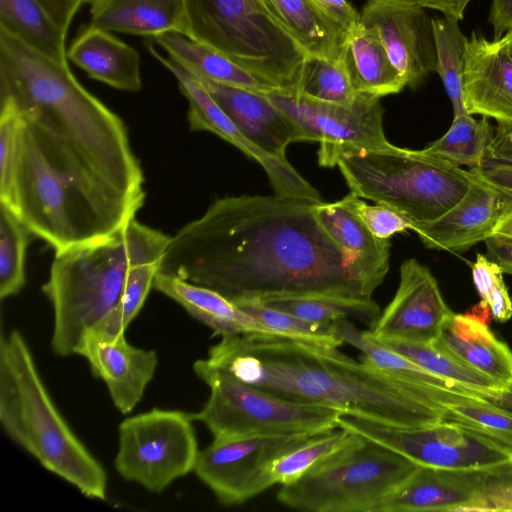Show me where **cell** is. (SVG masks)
I'll list each match as a JSON object with an SVG mask.
<instances>
[{"instance_id": "cell-1", "label": "cell", "mask_w": 512, "mask_h": 512, "mask_svg": "<svg viewBox=\"0 0 512 512\" xmlns=\"http://www.w3.org/2000/svg\"><path fill=\"white\" fill-rule=\"evenodd\" d=\"M310 200L227 196L170 236L158 273L235 304L293 297L373 299L320 224Z\"/></svg>"}, {"instance_id": "cell-2", "label": "cell", "mask_w": 512, "mask_h": 512, "mask_svg": "<svg viewBox=\"0 0 512 512\" xmlns=\"http://www.w3.org/2000/svg\"><path fill=\"white\" fill-rule=\"evenodd\" d=\"M206 361L279 398L339 410L398 427L445 419L429 388L400 380L338 348L274 334L222 337Z\"/></svg>"}, {"instance_id": "cell-3", "label": "cell", "mask_w": 512, "mask_h": 512, "mask_svg": "<svg viewBox=\"0 0 512 512\" xmlns=\"http://www.w3.org/2000/svg\"><path fill=\"white\" fill-rule=\"evenodd\" d=\"M0 101H9L59 150L143 205L144 176L122 119L87 91L67 61L0 29Z\"/></svg>"}, {"instance_id": "cell-4", "label": "cell", "mask_w": 512, "mask_h": 512, "mask_svg": "<svg viewBox=\"0 0 512 512\" xmlns=\"http://www.w3.org/2000/svg\"><path fill=\"white\" fill-rule=\"evenodd\" d=\"M169 238L133 219L107 238L55 252L42 286L53 308V352L76 354L86 333L117 304L130 269L160 262Z\"/></svg>"}, {"instance_id": "cell-5", "label": "cell", "mask_w": 512, "mask_h": 512, "mask_svg": "<svg viewBox=\"0 0 512 512\" xmlns=\"http://www.w3.org/2000/svg\"><path fill=\"white\" fill-rule=\"evenodd\" d=\"M0 423L46 470L85 497L105 500L107 475L54 404L18 330L0 341Z\"/></svg>"}, {"instance_id": "cell-6", "label": "cell", "mask_w": 512, "mask_h": 512, "mask_svg": "<svg viewBox=\"0 0 512 512\" xmlns=\"http://www.w3.org/2000/svg\"><path fill=\"white\" fill-rule=\"evenodd\" d=\"M14 211L55 252L107 238L135 215L56 169L20 121Z\"/></svg>"}, {"instance_id": "cell-7", "label": "cell", "mask_w": 512, "mask_h": 512, "mask_svg": "<svg viewBox=\"0 0 512 512\" xmlns=\"http://www.w3.org/2000/svg\"><path fill=\"white\" fill-rule=\"evenodd\" d=\"M189 38L278 90L294 92L308 56L265 0H185Z\"/></svg>"}, {"instance_id": "cell-8", "label": "cell", "mask_w": 512, "mask_h": 512, "mask_svg": "<svg viewBox=\"0 0 512 512\" xmlns=\"http://www.w3.org/2000/svg\"><path fill=\"white\" fill-rule=\"evenodd\" d=\"M338 166L351 193L388 206L414 224L431 222L452 208L471 184L469 170L449 168L415 150L346 149Z\"/></svg>"}, {"instance_id": "cell-9", "label": "cell", "mask_w": 512, "mask_h": 512, "mask_svg": "<svg viewBox=\"0 0 512 512\" xmlns=\"http://www.w3.org/2000/svg\"><path fill=\"white\" fill-rule=\"evenodd\" d=\"M417 466L406 457L352 433L341 448L296 482L281 485L277 500L286 507L306 512H377L383 500Z\"/></svg>"}, {"instance_id": "cell-10", "label": "cell", "mask_w": 512, "mask_h": 512, "mask_svg": "<svg viewBox=\"0 0 512 512\" xmlns=\"http://www.w3.org/2000/svg\"><path fill=\"white\" fill-rule=\"evenodd\" d=\"M193 371L210 389L203 408L191 414L214 439L322 432L337 426L339 410L291 402L240 381L206 359Z\"/></svg>"}, {"instance_id": "cell-11", "label": "cell", "mask_w": 512, "mask_h": 512, "mask_svg": "<svg viewBox=\"0 0 512 512\" xmlns=\"http://www.w3.org/2000/svg\"><path fill=\"white\" fill-rule=\"evenodd\" d=\"M337 426L374 441L418 466L512 477V449L450 419L398 427L341 413Z\"/></svg>"}, {"instance_id": "cell-12", "label": "cell", "mask_w": 512, "mask_h": 512, "mask_svg": "<svg viewBox=\"0 0 512 512\" xmlns=\"http://www.w3.org/2000/svg\"><path fill=\"white\" fill-rule=\"evenodd\" d=\"M192 422L189 413L157 408L123 420L115 457L119 475L159 493L194 471L200 450Z\"/></svg>"}, {"instance_id": "cell-13", "label": "cell", "mask_w": 512, "mask_h": 512, "mask_svg": "<svg viewBox=\"0 0 512 512\" xmlns=\"http://www.w3.org/2000/svg\"><path fill=\"white\" fill-rule=\"evenodd\" d=\"M265 95L294 124L298 141L320 143V166L334 167L336 156L346 149H399L385 137L383 110L378 97L357 94L352 104L342 105L281 90Z\"/></svg>"}, {"instance_id": "cell-14", "label": "cell", "mask_w": 512, "mask_h": 512, "mask_svg": "<svg viewBox=\"0 0 512 512\" xmlns=\"http://www.w3.org/2000/svg\"><path fill=\"white\" fill-rule=\"evenodd\" d=\"M318 433L214 439L200 450L193 472L221 504L239 505L275 485L268 472L275 458Z\"/></svg>"}, {"instance_id": "cell-15", "label": "cell", "mask_w": 512, "mask_h": 512, "mask_svg": "<svg viewBox=\"0 0 512 512\" xmlns=\"http://www.w3.org/2000/svg\"><path fill=\"white\" fill-rule=\"evenodd\" d=\"M359 22L376 31L406 86L416 88L436 72L432 20L414 0H367Z\"/></svg>"}, {"instance_id": "cell-16", "label": "cell", "mask_w": 512, "mask_h": 512, "mask_svg": "<svg viewBox=\"0 0 512 512\" xmlns=\"http://www.w3.org/2000/svg\"><path fill=\"white\" fill-rule=\"evenodd\" d=\"M189 104L188 121L193 131H208L229 142L258 162L275 191L281 196L322 202L320 193L287 159L271 155L248 139L231 121L201 82L176 61L166 64Z\"/></svg>"}, {"instance_id": "cell-17", "label": "cell", "mask_w": 512, "mask_h": 512, "mask_svg": "<svg viewBox=\"0 0 512 512\" xmlns=\"http://www.w3.org/2000/svg\"><path fill=\"white\" fill-rule=\"evenodd\" d=\"M452 313L430 270L408 259L394 297L367 333L377 340L433 343Z\"/></svg>"}, {"instance_id": "cell-18", "label": "cell", "mask_w": 512, "mask_h": 512, "mask_svg": "<svg viewBox=\"0 0 512 512\" xmlns=\"http://www.w3.org/2000/svg\"><path fill=\"white\" fill-rule=\"evenodd\" d=\"M76 354L84 357L91 373L106 384L113 404L122 414L132 412L141 401L158 363L154 350L131 345L124 334L113 337L89 331Z\"/></svg>"}, {"instance_id": "cell-19", "label": "cell", "mask_w": 512, "mask_h": 512, "mask_svg": "<svg viewBox=\"0 0 512 512\" xmlns=\"http://www.w3.org/2000/svg\"><path fill=\"white\" fill-rule=\"evenodd\" d=\"M469 172V189L452 208L431 222L412 226L427 248L463 251L492 236L510 200Z\"/></svg>"}, {"instance_id": "cell-20", "label": "cell", "mask_w": 512, "mask_h": 512, "mask_svg": "<svg viewBox=\"0 0 512 512\" xmlns=\"http://www.w3.org/2000/svg\"><path fill=\"white\" fill-rule=\"evenodd\" d=\"M463 102L471 115L512 122V58L502 38L473 31L467 39Z\"/></svg>"}, {"instance_id": "cell-21", "label": "cell", "mask_w": 512, "mask_h": 512, "mask_svg": "<svg viewBox=\"0 0 512 512\" xmlns=\"http://www.w3.org/2000/svg\"><path fill=\"white\" fill-rule=\"evenodd\" d=\"M491 476L417 466L380 504L377 512L472 510Z\"/></svg>"}, {"instance_id": "cell-22", "label": "cell", "mask_w": 512, "mask_h": 512, "mask_svg": "<svg viewBox=\"0 0 512 512\" xmlns=\"http://www.w3.org/2000/svg\"><path fill=\"white\" fill-rule=\"evenodd\" d=\"M195 77L248 139L265 152L286 159V149L298 142V133L265 94Z\"/></svg>"}, {"instance_id": "cell-23", "label": "cell", "mask_w": 512, "mask_h": 512, "mask_svg": "<svg viewBox=\"0 0 512 512\" xmlns=\"http://www.w3.org/2000/svg\"><path fill=\"white\" fill-rule=\"evenodd\" d=\"M316 216L355 274L373 291L389 270L390 241L376 237L350 209L340 201L318 202Z\"/></svg>"}, {"instance_id": "cell-24", "label": "cell", "mask_w": 512, "mask_h": 512, "mask_svg": "<svg viewBox=\"0 0 512 512\" xmlns=\"http://www.w3.org/2000/svg\"><path fill=\"white\" fill-rule=\"evenodd\" d=\"M433 343L503 389L512 384V351L482 320L453 312Z\"/></svg>"}, {"instance_id": "cell-25", "label": "cell", "mask_w": 512, "mask_h": 512, "mask_svg": "<svg viewBox=\"0 0 512 512\" xmlns=\"http://www.w3.org/2000/svg\"><path fill=\"white\" fill-rule=\"evenodd\" d=\"M89 26L108 32L156 37L177 32L189 37L185 0H86Z\"/></svg>"}, {"instance_id": "cell-26", "label": "cell", "mask_w": 512, "mask_h": 512, "mask_svg": "<svg viewBox=\"0 0 512 512\" xmlns=\"http://www.w3.org/2000/svg\"><path fill=\"white\" fill-rule=\"evenodd\" d=\"M67 58L90 78L115 89L141 90L139 53L108 31L88 26L67 50Z\"/></svg>"}, {"instance_id": "cell-27", "label": "cell", "mask_w": 512, "mask_h": 512, "mask_svg": "<svg viewBox=\"0 0 512 512\" xmlns=\"http://www.w3.org/2000/svg\"><path fill=\"white\" fill-rule=\"evenodd\" d=\"M153 287L209 327L214 336L222 338L251 333L272 334L254 317L212 289L158 272Z\"/></svg>"}, {"instance_id": "cell-28", "label": "cell", "mask_w": 512, "mask_h": 512, "mask_svg": "<svg viewBox=\"0 0 512 512\" xmlns=\"http://www.w3.org/2000/svg\"><path fill=\"white\" fill-rule=\"evenodd\" d=\"M308 56L341 60L349 30L317 0H265Z\"/></svg>"}, {"instance_id": "cell-29", "label": "cell", "mask_w": 512, "mask_h": 512, "mask_svg": "<svg viewBox=\"0 0 512 512\" xmlns=\"http://www.w3.org/2000/svg\"><path fill=\"white\" fill-rule=\"evenodd\" d=\"M340 61L357 94L381 98L399 93L406 86L376 31L360 22L349 30Z\"/></svg>"}, {"instance_id": "cell-30", "label": "cell", "mask_w": 512, "mask_h": 512, "mask_svg": "<svg viewBox=\"0 0 512 512\" xmlns=\"http://www.w3.org/2000/svg\"><path fill=\"white\" fill-rule=\"evenodd\" d=\"M153 40L169 57L197 77L261 94L278 90L226 56L184 34L167 32Z\"/></svg>"}, {"instance_id": "cell-31", "label": "cell", "mask_w": 512, "mask_h": 512, "mask_svg": "<svg viewBox=\"0 0 512 512\" xmlns=\"http://www.w3.org/2000/svg\"><path fill=\"white\" fill-rule=\"evenodd\" d=\"M0 29L47 57L68 59V30L38 0H0Z\"/></svg>"}, {"instance_id": "cell-32", "label": "cell", "mask_w": 512, "mask_h": 512, "mask_svg": "<svg viewBox=\"0 0 512 512\" xmlns=\"http://www.w3.org/2000/svg\"><path fill=\"white\" fill-rule=\"evenodd\" d=\"M493 136L494 127L489 118L475 119L465 113L454 116L450 128L441 138L415 151L445 167H475L485 159Z\"/></svg>"}, {"instance_id": "cell-33", "label": "cell", "mask_w": 512, "mask_h": 512, "mask_svg": "<svg viewBox=\"0 0 512 512\" xmlns=\"http://www.w3.org/2000/svg\"><path fill=\"white\" fill-rule=\"evenodd\" d=\"M335 324L344 343L358 349L361 353L360 359L373 367L417 386L477 395L428 372L407 357L373 339L367 331L358 330L349 320H340Z\"/></svg>"}, {"instance_id": "cell-34", "label": "cell", "mask_w": 512, "mask_h": 512, "mask_svg": "<svg viewBox=\"0 0 512 512\" xmlns=\"http://www.w3.org/2000/svg\"><path fill=\"white\" fill-rule=\"evenodd\" d=\"M377 341L407 357L435 376L463 387L487 400L498 397L501 390H503L497 382L461 363L434 343L401 340Z\"/></svg>"}, {"instance_id": "cell-35", "label": "cell", "mask_w": 512, "mask_h": 512, "mask_svg": "<svg viewBox=\"0 0 512 512\" xmlns=\"http://www.w3.org/2000/svg\"><path fill=\"white\" fill-rule=\"evenodd\" d=\"M429 399L441 407L445 418L468 426L512 449V413L472 394L431 389Z\"/></svg>"}, {"instance_id": "cell-36", "label": "cell", "mask_w": 512, "mask_h": 512, "mask_svg": "<svg viewBox=\"0 0 512 512\" xmlns=\"http://www.w3.org/2000/svg\"><path fill=\"white\" fill-rule=\"evenodd\" d=\"M437 67L444 89L452 103L454 116L467 113L463 102V72L467 39L458 20L444 16L432 17Z\"/></svg>"}, {"instance_id": "cell-37", "label": "cell", "mask_w": 512, "mask_h": 512, "mask_svg": "<svg viewBox=\"0 0 512 512\" xmlns=\"http://www.w3.org/2000/svg\"><path fill=\"white\" fill-rule=\"evenodd\" d=\"M262 304L308 321L325 324L355 319L372 327L380 315V308L373 299L293 297L275 299Z\"/></svg>"}, {"instance_id": "cell-38", "label": "cell", "mask_w": 512, "mask_h": 512, "mask_svg": "<svg viewBox=\"0 0 512 512\" xmlns=\"http://www.w3.org/2000/svg\"><path fill=\"white\" fill-rule=\"evenodd\" d=\"M352 433L336 427L318 433L295 448L275 458L268 467L274 484L296 482L311 468L341 448Z\"/></svg>"}, {"instance_id": "cell-39", "label": "cell", "mask_w": 512, "mask_h": 512, "mask_svg": "<svg viewBox=\"0 0 512 512\" xmlns=\"http://www.w3.org/2000/svg\"><path fill=\"white\" fill-rule=\"evenodd\" d=\"M31 231L18 214L0 203V298L16 295L25 285V256Z\"/></svg>"}, {"instance_id": "cell-40", "label": "cell", "mask_w": 512, "mask_h": 512, "mask_svg": "<svg viewBox=\"0 0 512 512\" xmlns=\"http://www.w3.org/2000/svg\"><path fill=\"white\" fill-rule=\"evenodd\" d=\"M236 305L274 335L324 347L339 348L344 344L335 323L308 321L262 303Z\"/></svg>"}, {"instance_id": "cell-41", "label": "cell", "mask_w": 512, "mask_h": 512, "mask_svg": "<svg viewBox=\"0 0 512 512\" xmlns=\"http://www.w3.org/2000/svg\"><path fill=\"white\" fill-rule=\"evenodd\" d=\"M293 93L327 103L350 105L357 97L342 62L307 56Z\"/></svg>"}, {"instance_id": "cell-42", "label": "cell", "mask_w": 512, "mask_h": 512, "mask_svg": "<svg viewBox=\"0 0 512 512\" xmlns=\"http://www.w3.org/2000/svg\"><path fill=\"white\" fill-rule=\"evenodd\" d=\"M159 265L160 262L135 264L129 271L123 292L115 307L90 331L113 337L124 334L153 287Z\"/></svg>"}, {"instance_id": "cell-43", "label": "cell", "mask_w": 512, "mask_h": 512, "mask_svg": "<svg viewBox=\"0 0 512 512\" xmlns=\"http://www.w3.org/2000/svg\"><path fill=\"white\" fill-rule=\"evenodd\" d=\"M0 108V203L14 210L20 116L9 101H0Z\"/></svg>"}, {"instance_id": "cell-44", "label": "cell", "mask_w": 512, "mask_h": 512, "mask_svg": "<svg viewBox=\"0 0 512 512\" xmlns=\"http://www.w3.org/2000/svg\"><path fill=\"white\" fill-rule=\"evenodd\" d=\"M472 278L478 294L493 317L499 322L508 321L512 317V300L500 266L484 255L477 254L472 265Z\"/></svg>"}, {"instance_id": "cell-45", "label": "cell", "mask_w": 512, "mask_h": 512, "mask_svg": "<svg viewBox=\"0 0 512 512\" xmlns=\"http://www.w3.org/2000/svg\"><path fill=\"white\" fill-rule=\"evenodd\" d=\"M339 201L356 214L378 238L389 240L396 233L412 230L410 219L388 206L377 203L369 205L351 192Z\"/></svg>"}, {"instance_id": "cell-46", "label": "cell", "mask_w": 512, "mask_h": 512, "mask_svg": "<svg viewBox=\"0 0 512 512\" xmlns=\"http://www.w3.org/2000/svg\"><path fill=\"white\" fill-rule=\"evenodd\" d=\"M471 170L512 201V162L485 158Z\"/></svg>"}, {"instance_id": "cell-47", "label": "cell", "mask_w": 512, "mask_h": 512, "mask_svg": "<svg viewBox=\"0 0 512 512\" xmlns=\"http://www.w3.org/2000/svg\"><path fill=\"white\" fill-rule=\"evenodd\" d=\"M508 478L491 476L472 510H512V482Z\"/></svg>"}, {"instance_id": "cell-48", "label": "cell", "mask_w": 512, "mask_h": 512, "mask_svg": "<svg viewBox=\"0 0 512 512\" xmlns=\"http://www.w3.org/2000/svg\"><path fill=\"white\" fill-rule=\"evenodd\" d=\"M485 158L512 162V122H497Z\"/></svg>"}, {"instance_id": "cell-49", "label": "cell", "mask_w": 512, "mask_h": 512, "mask_svg": "<svg viewBox=\"0 0 512 512\" xmlns=\"http://www.w3.org/2000/svg\"><path fill=\"white\" fill-rule=\"evenodd\" d=\"M488 22L493 28L494 40L512 29V0H492Z\"/></svg>"}, {"instance_id": "cell-50", "label": "cell", "mask_w": 512, "mask_h": 512, "mask_svg": "<svg viewBox=\"0 0 512 512\" xmlns=\"http://www.w3.org/2000/svg\"><path fill=\"white\" fill-rule=\"evenodd\" d=\"M59 25L68 30L75 14L86 0H38Z\"/></svg>"}, {"instance_id": "cell-51", "label": "cell", "mask_w": 512, "mask_h": 512, "mask_svg": "<svg viewBox=\"0 0 512 512\" xmlns=\"http://www.w3.org/2000/svg\"><path fill=\"white\" fill-rule=\"evenodd\" d=\"M487 250L503 273L512 275V241L492 235L485 240Z\"/></svg>"}, {"instance_id": "cell-52", "label": "cell", "mask_w": 512, "mask_h": 512, "mask_svg": "<svg viewBox=\"0 0 512 512\" xmlns=\"http://www.w3.org/2000/svg\"><path fill=\"white\" fill-rule=\"evenodd\" d=\"M320 3L348 30L359 22V12L346 0H321Z\"/></svg>"}, {"instance_id": "cell-53", "label": "cell", "mask_w": 512, "mask_h": 512, "mask_svg": "<svg viewBox=\"0 0 512 512\" xmlns=\"http://www.w3.org/2000/svg\"><path fill=\"white\" fill-rule=\"evenodd\" d=\"M424 8L440 11L444 16L458 21L464 18L465 9L470 0H414Z\"/></svg>"}, {"instance_id": "cell-54", "label": "cell", "mask_w": 512, "mask_h": 512, "mask_svg": "<svg viewBox=\"0 0 512 512\" xmlns=\"http://www.w3.org/2000/svg\"><path fill=\"white\" fill-rule=\"evenodd\" d=\"M496 236L512 241V201H509L493 230Z\"/></svg>"}, {"instance_id": "cell-55", "label": "cell", "mask_w": 512, "mask_h": 512, "mask_svg": "<svg viewBox=\"0 0 512 512\" xmlns=\"http://www.w3.org/2000/svg\"><path fill=\"white\" fill-rule=\"evenodd\" d=\"M489 401L512 413V384L508 388L501 390L498 397Z\"/></svg>"}, {"instance_id": "cell-56", "label": "cell", "mask_w": 512, "mask_h": 512, "mask_svg": "<svg viewBox=\"0 0 512 512\" xmlns=\"http://www.w3.org/2000/svg\"><path fill=\"white\" fill-rule=\"evenodd\" d=\"M502 39L504 40L507 50L512 58V29L507 31Z\"/></svg>"}, {"instance_id": "cell-57", "label": "cell", "mask_w": 512, "mask_h": 512, "mask_svg": "<svg viewBox=\"0 0 512 512\" xmlns=\"http://www.w3.org/2000/svg\"><path fill=\"white\" fill-rule=\"evenodd\" d=\"M317 1H319V2H320L321 0H317Z\"/></svg>"}]
</instances>
